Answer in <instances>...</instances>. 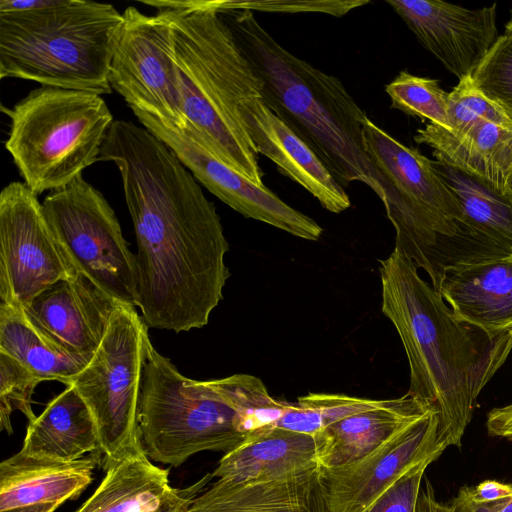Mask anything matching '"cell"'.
Masks as SVG:
<instances>
[{
  "instance_id": "cell-1",
  "label": "cell",
  "mask_w": 512,
  "mask_h": 512,
  "mask_svg": "<svg viewBox=\"0 0 512 512\" xmlns=\"http://www.w3.org/2000/svg\"><path fill=\"white\" fill-rule=\"evenodd\" d=\"M100 159L121 176L138 247L143 321L176 333L203 328L230 277L229 243L214 203L175 153L132 121L114 120Z\"/></svg>"
},
{
  "instance_id": "cell-2",
  "label": "cell",
  "mask_w": 512,
  "mask_h": 512,
  "mask_svg": "<svg viewBox=\"0 0 512 512\" xmlns=\"http://www.w3.org/2000/svg\"><path fill=\"white\" fill-rule=\"evenodd\" d=\"M379 263L381 310L409 363L406 394L436 410L440 444L460 447L478 396L512 351V330H486L456 317L398 248Z\"/></svg>"
},
{
  "instance_id": "cell-3",
  "label": "cell",
  "mask_w": 512,
  "mask_h": 512,
  "mask_svg": "<svg viewBox=\"0 0 512 512\" xmlns=\"http://www.w3.org/2000/svg\"><path fill=\"white\" fill-rule=\"evenodd\" d=\"M171 36L186 121L181 126L225 165L260 186L263 172L240 105L262 97V81L239 46L217 2L150 0Z\"/></svg>"
},
{
  "instance_id": "cell-4",
  "label": "cell",
  "mask_w": 512,
  "mask_h": 512,
  "mask_svg": "<svg viewBox=\"0 0 512 512\" xmlns=\"http://www.w3.org/2000/svg\"><path fill=\"white\" fill-rule=\"evenodd\" d=\"M286 404L254 375L187 378L145 339L138 423L150 460L178 467L202 451L227 453L275 427Z\"/></svg>"
},
{
  "instance_id": "cell-5",
  "label": "cell",
  "mask_w": 512,
  "mask_h": 512,
  "mask_svg": "<svg viewBox=\"0 0 512 512\" xmlns=\"http://www.w3.org/2000/svg\"><path fill=\"white\" fill-rule=\"evenodd\" d=\"M223 15L262 81L266 105L314 151L343 187L362 182L383 202L384 181L364 146L367 115L342 81L280 45L253 11Z\"/></svg>"
},
{
  "instance_id": "cell-6",
  "label": "cell",
  "mask_w": 512,
  "mask_h": 512,
  "mask_svg": "<svg viewBox=\"0 0 512 512\" xmlns=\"http://www.w3.org/2000/svg\"><path fill=\"white\" fill-rule=\"evenodd\" d=\"M123 14L85 0H0V78L110 94Z\"/></svg>"
},
{
  "instance_id": "cell-7",
  "label": "cell",
  "mask_w": 512,
  "mask_h": 512,
  "mask_svg": "<svg viewBox=\"0 0 512 512\" xmlns=\"http://www.w3.org/2000/svg\"><path fill=\"white\" fill-rule=\"evenodd\" d=\"M366 153L384 181L387 217L395 247L423 269L439 292L449 268L485 261L463 235L461 204L420 151L396 140L368 117L363 123Z\"/></svg>"
},
{
  "instance_id": "cell-8",
  "label": "cell",
  "mask_w": 512,
  "mask_h": 512,
  "mask_svg": "<svg viewBox=\"0 0 512 512\" xmlns=\"http://www.w3.org/2000/svg\"><path fill=\"white\" fill-rule=\"evenodd\" d=\"M5 148L37 196L62 188L100 159L114 119L101 95L41 86L7 111Z\"/></svg>"
},
{
  "instance_id": "cell-9",
  "label": "cell",
  "mask_w": 512,
  "mask_h": 512,
  "mask_svg": "<svg viewBox=\"0 0 512 512\" xmlns=\"http://www.w3.org/2000/svg\"><path fill=\"white\" fill-rule=\"evenodd\" d=\"M148 329L136 306H120L91 360L68 385L76 389L91 412L104 468L145 453L138 400Z\"/></svg>"
},
{
  "instance_id": "cell-10",
  "label": "cell",
  "mask_w": 512,
  "mask_h": 512,
  "mask_svg": "<svg viewBox=\"0 0 512 512\" xmlns=\"http://www.w3.org/2000/svg\"><path fill=\"white\" fill-rule=\"evenodd\" d=\"M46 221L79 272L120 301L137 305V261L115 211L82 175L42 202Z\"/></svg>"
},
{
  "instance_id": "cell-11",
  "label": "cell",
  "mask_w": 512,
  "mask_h": 512,
  "mask_svg": "<svg viewBox=\"0 0 512 512\" xmlns=\"http://www.w3.org/2000/svg\"><path fill=\"white\" fill-rule=\"evenodd\" d=\"M79 271L50 229L42 203L24 182L0 193V298L24 306Z\"/></svg>"
},
{
  "instance_id": "cell-12",
  "label": "cell",
  "mask_w": 512,
  "mask_h": 512,
  "mask_svg": "<svg viewBox=\"0 0 512 512\" xmlns=\"http://www.w3.org/2000/svg\"><path fill=\"white\" fill-rule=\"evenodd\" d=\"M122 14L109 71L112 90L132 111L182 126L186 118L167 19L162 11L147 15L133 6Z\"/></svg>"
},
{
  "instance_id": "cell-13",
  "label": "cell",
  "mask_w": 512,
  "mask_h": 512,
  "mask_svg": "<svg viewBox=\"0 0 512 512\" xmlns=\"http://www.w3.org/2000/svg\"><path fill=\"white\" fill-rule=\"evenodd\" d=\"M133 114L175 153L202 186L244 217L305 240L321 237L323 228L315 220L289 206L268 187L255 184L225 165L185 128L141 111Z\"/></svg>"
},
{
  "instance_id": "cell-14",
  "label": "cell",
  "mask_w": 512,
  "mask_h": 512,
  "mask_svg": "<svg viewBox=\"0 0 512 512\" xmlns=\"http://www.w3.org/2000/svg\"><path fill=\"white\" fill-rule=\"evenodd\" d=\"M439 419L435 409L403 427L359 461L320 467L328 512H364L385 490L417 464L440 457Z\"/></svg>"
},
{
  "instance_id": "cell-15",
  "label": "cell",
  "mask_w": 512,
  "mask_h": 512,
  "mask_svg": "<svg viewBox=\"0 0 512 512\" xmlns=\"http://www.w3.org/2000/svg\"><path fill=\"white\" fill-rule=\"evenodd\" d=\"M428 50L458 80L470 77L499 33L497 4L468 9L441 0H386Z\"/></svg>"
},
{
  "instance_id": "cell-16",
  "label": "cell",
  "mask_w": 512,
  "mask_h": 512,
  "mask_svg": "<svg viewBox=\"0 0 512 512\" xmlns=\"http://www.w3.org/2000/svg\"><path fill=\"white\" fill-rule=\"evenodd\" d=\"M123 304L78 272L54 283L22 307L31 322L56 344L72 353L93 355Z\"/></svg>"
},
{
  "instance_id": "cell-17",
  "label": "cell",
  "mask_w": 512,
  "mask_h": 512,
  "mask_svg": "<svg viewBox=\"0 0 512 512\" xmlns=\"http://www.w3.org/2000/svg\"><path fill=\"white\" fill-rule=\"evenodd\" d=\"M240 112L257 153L269 158L282 174L305 188L329 212L340 213L351 206L344 187L262 97L243 101Z\"/></svg>"
},
{
  "instance_id": "cell-18",
  "label": "cell",
  "mask_w": 512,
  "mask_h": 512,
  "mask_svg": "<svg viewBox=\"0 0 512 512\" xmlns=\"http://www.w3.org/2000/svg\"><path fill=\"white\" fill-rule=\"evenodd\" d=\"M94 493L75 512H181L213 478L206 474L192 486H170L169 474L141 453L105 468Z\"/></svg>"
},
{
  "instance_id": "cell-19",
  "label": "cell",
  "mask_w": 512,
  "mask_h": 512,
  "mask_svg": "<svg viewBox=\"0 0 512 512\" xmlns=\"http://www.w3.org/2000/svg\"><path fill=\"white\" fill-rule=\"evenodd\" d=\"M181 512H328V507L319 466L270 481L218 479Z\"/></svg>"
},
{
  "instance_id": "cell-20",
  "label": "cell",
  "mask_w": 512,
  "mask_h": 512,
  "mask_svg": "<svg viewBox=\"0 0 512 512\" xmlns=\"http://www.w3.org/2000/svg\"><path fill=\"white\" fill-rule=\"evenodd\" d=\"M432 409L405 394L332 423L315 436L318 464L333 469L355 463Z\"/></svg>"
},
{
  "instance_id": "cell-21",
  "label": "cell",
  "mask_w": 512,
  "mask_h": 512,
  "mask_svg": "<svg viewBox=\"0 0 512 512\" xmlns=\"http://www.w3.org/2000/svg\"><path fill=\"white\" fill-rule=\"evenodd\" d=\"M439 293L459 319L512 330V255L447 269Z\"/></svg>"
},
{
  "instance_id": "cell-22",
  "label": "cell",
  "mask_w": 512,
  "mask_h": 512,
  "mask_svg": "<svg viewBox=\"0 0 512 512\" xmlns=\"http://www.w3.org/2000/svg\"><path fill=\"white\" fill-rule=\"evenodd\" d=\"M431 148L435 160L479 178L502 193H510L512 128L480 122L463 135L428 123L414 136Z\"/></svg>"
},
{
  "instance_id": "cell-23",
  "label": "cell",
  "mask_w": 512,
  "mask_h": 512,
  "mask_svg": "<svg viewBox=\"0 0 512 512\" xmlns=\"http://www.w3.org/2000/svg\"><path fill=\"white\" fill-rule=\"evenodd\" d=\"M98 456L62 462L20 451L0 464V512L77 498L92 482Z\"/></svg>"
},
{
  "instance_id": "cell-24",
  "label": "cell",
  "mask_w": 512,
  "mask_h": 512,
  "mask_svg": "<svg viewBox=\"0 0 512 512\" xmlns=\"http://www.w3.org/2000/svg\"><path fill=\"white\" fill-rule=\"evenodd\" d=\"M319 467L315 437L273 427L225 453L213 477L234 482L270 481Z\"/></svg>"
},
{
  "instance_id": "cell-25",
  "label": "cell",
  "mask_w": 512,
  "mask_h": 512,
  "mask_svg": "<svg viewBox=\"0 0 512 512\" xmlns=\"http://www.w3.org/2000/svg\"><path fill=\"white\" fill-rule=\"evenodd\" d=\"M433 164L461 204L463 235L487 260L512 255V192L502 193L443 162Z\"/></svg>"
},
{
  "instance_id": "cell-26",
  "label": "cell",
  "mask_w": 512,
  "mask_h": 512,
  "mask_svg": "<svg viewBox=\"0 0 512 512\" xmlns=\"http://www.w3.org/2000/svg\"><path fill=\"white\" fill-rule=\"evenodd\" d=\"M21 453L71 462L98 452L100 441L91 412L73 386H66L29 422Z\"/></svg>"
},
{
  "instance_id": "cell-27",
  "label": "cell",
  "mask_w": 512,
  "mask_h": 512,
  "mask_svg": "<svg viewBox=\"0 0 512 512\" xmlns=\"http://www.w3.org/2000/svg\"><path fill=\"white\" fill-rule=\"evenodd\" d=\"M0 353L17 360L41 381H58L66 386L93 356L62 348L31 322L21 305L2 301Z\"/></svg>"
},
{
  "instance_id": "cell-28",
  "label": "cell",
  "mask_w": 512,
  "mask_h": 512,
  "mask_svg": "<svg viewBox=\"0 0 512 512\" xmlns=\"http://www.w3.org/2000/svg\"><path fill=\"white\" fill-rule=\"evenodd\" d=\"M385 402L344 394L308 393L298 397L296 402H287L275 427L315 437L330 424L355 413L377 408Z\"/></svg>"
},
{
  "instance_id": "cell-29",
  "label": "cell",
  "mask_w": 512,
  "mask_h": 512,
  "mask_svg": "<svg viewBox=\"0 0 512 512\" xmlns=\"http://www.w3.org/2000/svg\"><path fill=\"white\" fill-rule=\"evenodd\" d=\"M391 108L450 131L448 95L437 79L419 77L406 70L385 86Z\"/></svg>"
},
{
  "instance_id": "cell-30",
  "label": "cell",
  "mask_w": 512,
  "mask_h": 512,
  "mask_svg": "<svg viewBox=\"0 0 512 512\" xmlns=\"http://www.w3.org/2000/svg\"><path fill=\"white\" fill-rule=\"evenodd\" d=\"M450 133L459 136L480 122L512 128V119L495 102L475 87L470 77L463 78L449 92Z\"/></svg>"
},
{
  "instance_id": "cell-31",
  "label": "cell",
  "mask_w": 512,
  "mask_h": 512,
  "mask_svg": "<svg viewBox=\"0 0 512 512\" xmlns=\"http://www.w3.org/2000/svg\"><path fill=\"white\" fill-rule=\"evenodd\" d=\"M475 87L512 119V35H500L471 75Z\"/></svg>"
},
{
  "instance_id": "cell-32",
  "label": "cell",
  "mask_w": 512,
  "mask_h": 512,
  "mask_svg": "<svg viewBox=\"0 0 512 512\" xmlns=\"http://www.w3.org/2000/svg\"><path fill=\"white\" fill-rule=\"evenodd\" d=\"M35 374L7 354L0 353V427L12 434L11 415L19 410L33 421L32 396L41 383Z\"/></svg>"
},
{
  "instance_id": "cell-33",
  "label": "cell",
  "mask_w": 512,
  "mask_h": 512,
  "mask_svg": "<svg viewBox=\"0 0 512 512\" xmlns=\"http://www.w3.org/2000/svg\"><path fill=\"white\" fill-rule=\"evenodd\" d=\"M433 459H427L400 477L364 512H415L417 497L425 470Z\"/></svg>"
},
{
  "instance_id": "cell-34",
  "label": "cell",
  "mask_w": 512,
  "mask_h": 512,
  "mask_svg": "<svg viewBox=\"0 0 512 512\" xmlns=\"http://www.w3.org/2000/svg\"><path fill=\"white\" fill-rule=\"evenodd\" d=\"M467 497L475 503H489L512 495V485L495 480H485L474 487H461Z\"/></svg>"
},
{
  "instance_id": "cell-35",
  "label": "cell",
  "mask_w": 512,
  "mask_h": 512,
  "mask_svg": "<svg viewBox=\"0 0 512 512\" xmlns=\"http://www.w3.org/2000/svg\"><path fill=\"white\" fill-rule=\"evenodd\" d=\"M450 506L453 512H512V495L494 502L475 503L460 488Z\"/></svg>"
},
{
  "instance_id": "cell-36",
  "label": "cell",
  "mask_w": 512,
  "mask_h": 512,
  "mask_svg": "<svg viewBox=\"0 0 512 512\" xmlns=\"http://www.w3.org/2000/svg\"><path fill=\"white\" fill-rule=\"evenodd\" d=\"M486 426L490 435L512 441V404L490 410Z\"/></svg>"
},
{
  "instance_id": "cell-37",
  "label": "cell",
  "mask_w": 512,
  "mask_h": 512,
  "mask_svg": "<svg viewBox=\"0 0 512 512\" xmlns=\"http://www.w3.org/2000/svg\"><path fill=\"white\" fill-rule=\"evenodd\" d=\"M415 512H453L447 504L439 502L435 497L434 489L427 478L421 484L417 497Z\"/></svg>"
},
{
  "instance_id": "cell-38",
  "label": "cell",
  "mask_w": 512,
  "mask_h": 512,
  "mask_svg": "<svg viewBox=\"0 0 512 512\" xmlns=\"http://www.w3.org/2000/svg\"><path fill=\"white\" fill-rule=\"evenodd\" d=\"M59 506H61V504L58 503L35 504L14 508L3 512H54Z\"/></svg>"
},
{
  "instance_id": "cell-39",
  "label": "cell",
  "mask_w": 512,
  "mask_h": 512,
  "mask_svg": "<svg viewBox=\"0 0 512 512\" xmlns=\"http://www.w3.org/2000/svg\"><path fill=\"white\" fill-rule=\"evenodd\" d=\"M505 33L512 35V13H511V17H510L509 21L505 25Z\"/></svg>"
},
{
  "instance_id": "cell-40",
  "label": "cell",
  "mask_w": 512,
  "mask_h": 512,
  "mask_svg": "<svg viewBox=\"0 0 512 512\" xmlns=\"http://www.w3.org/2000/svg\"><path fill=\"white\" fill-rule=\"evenodd\" d=\"M512 187V168H511V172H510V188Z\"/></svg>"
},
{
  "instance_id": "cell-41",
  "label": "cell",
  "mask_w": 512,
  "mask_h": 512,
  "mask_svg": "<svg viewBox=\"0 0 512 512\" xmlns=\"http://www.w3.org/2000/svg\"><path fill=\"white\" fill-rule=\"evenodd\" d=\"M511 190H512V187H511Z\"/></svg>"
}]
</instances>
